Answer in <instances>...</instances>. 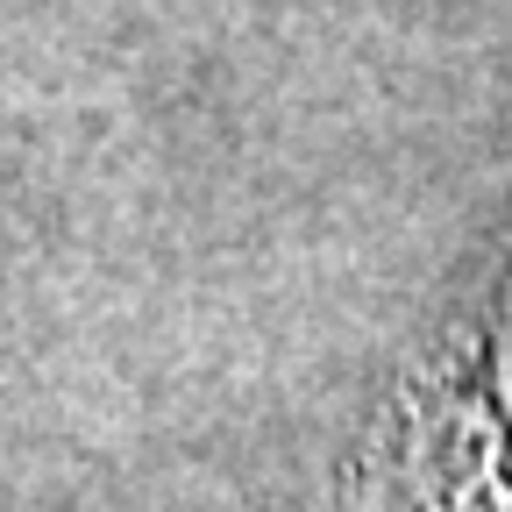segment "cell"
<instances>
[{
  "label": "cell",
  "mask_w": 512,
  "mask_h": 512,
  "mask_svg": "<svg viewBox=\"0 0 512 512\" xmlns=\"http://www.w3.org/2000/svg\"><path fill=\"white\" fill-rule=\"evenodd\" d=\"M491 377H498V399L512 406V299H505V328H498V363H491Z\"/></svg>",
  "instance_id": "cell-1"
}]
</instances>
